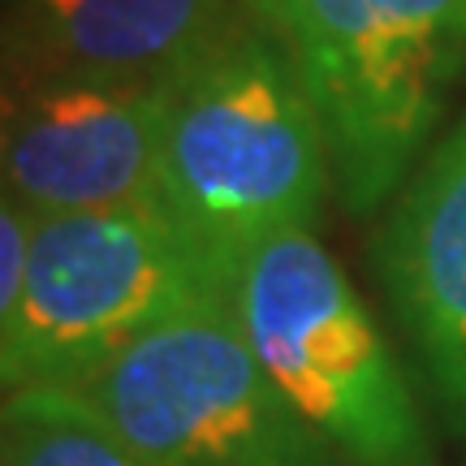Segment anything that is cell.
<instances>
[{
	"instance_id": "6da1fadb",
	"label": "cell",
	"mask_w": 466,
	"mask_h": 466,
	"mask_svg": "<svg viewBox=\"0 0 466 466\" xmlns=\"http://www.w3.org/2000/svg\"><path fill=\"white\" fill-rule=\"evenodd\" d=\"M289 56L354 217L398 195L466 78V0H242Z\"/></svg>"
},
{
	"instance_id": "7a4b0ae2",
	"label": "cell",
	"mask_w": 466,
	"mask_h": 466,
	"mask_svg": "<svg viewBox=\"0 0 466 466\" xmlns=\"http://www.w3.org/2000/svg\"><path fill=\"white\" fill-rule=\"evenodd\" d=\"M329 182L316 108L277 39L247 17L177 78L160 212L229 272L272 233L311 229Z\"/></svg>"
},
{
	"instance_id": "3957f363",
	"label": "cell",
	"mask_w": 466,
	"mask_h": 466,
	"mask_svg": "<svg viewBox=\"0 0 466 466\" xmlns=\"http://www.w3.org/2000/svg\"><path fill=\"white\" fill-rule=\"evenodd\" d=\"M229 307L268 380L350 466H436L389 341L311 229L272 233L238 255Z\"/></svg>"
},
{
	"instance_id": "277c9868",
	"label": "cell",
	"mask_w": 466,
	"mask_h": 466,
	"mask_svg": "<svg viewBox=\"0 0 466 466\" xmlns=\"http://www.w3.org/2000/svg\"><path fill=\"white\" fill-rule=\"evenodd\" d=\"M225 294L229 272L165 212H35L31 277L0 319L5 393L66 389L151 324Z\"/></svg>"
},
{
	"instance_id": "5b68a950",
	"label": "cell",
	"mask_w": 466,
	"mask_h": 466,
	"mask_svg": "<svg viewBox=\"0 0 466 466\" xmlns=\"http://www.w3.org/2000/svg\"><path fill=\"white\" fill-rule=\"evenodd\" d=\"M151 466H333L225 299L195 302L66 384Z\"/></svg>"
},
{
	"instance_id": "8992f818",
	"label": "cell",
	"mask_w": 466,
	"mask_h": 466,
	"mask_svg": "<svg viewBox=\"0 0 466 466\" xmlns=\"http://www.w3.org/2000/svg\"><path fill=\"white\" fill-rule=\"evenodd\" d=\"M177 78H9L5 195L39 217L160 212Z\"/></svg>"
},
{
	"instance_id": "52a82bcc",
	"label": "cell",
	"mask_w": 466,
	"mask_h": 466,
	"mask_svg": "<svg viewBox=\"0 0 466 466\" xmlns=\"http://www.w3.org/2000/svg\"><path fill=\"white\" fill-rule=\"evenodd\" d=\"M376 259L436 393L466 423V113L401 190Z\"/></svg>"
},
{
	"instance_id": "ba28073f",
	"label": "cell",
	"mask_w": 466,
	"mask_h": 466,
	"mask_svg": "<svg viewBox=\"0 0 466 466\" xmlns=\"http://www.w3.org/2000/svg\"><path fill=\"white\" fill-rule=\"evenodd\" d=\"M242 22V0H9V78H182Z\"/></svg>"
},
{
	"instance_id": "9c48e42d",
	"label": "cell",
	"mask_w": 466,
	"mask_h": 466,
	"mask_svg": "<svg viewBox=\"0 0 466 466\" xmlns=\"http://www.w3.org/2000/svg\"><path fill=\"white\" fill-rule=\"evenodd\" d=\"M0 466H151L78 393L35 384L5 393Z\"/></svg>"
},
{
	"instance_id": "30bf717a",
	"label": "cell",
	"mask_w": 466,
	"mask_h": 466,
	"mask_svg": "<svg viewBox=\"0 0 466 466\" xmlns=\"http://www.w3.org/2000/svg\"><path fill=\"white\" fill-rule=\"evenodd\" d=\"M35 255V212L14 195H5L0 208V319H9L22 302Z\"/></svg>"
}]
</instances>
